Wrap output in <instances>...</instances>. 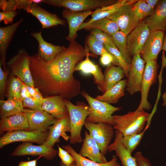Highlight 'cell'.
I'll return each instance as SVG.
<instances>
[{
    "label": "cell",
    "mask_w": 166,
    "mask_h": 166,
    "mask_svg": "<svg viewBox=\"0 0 166 166\" xmlns=\"http://www.w3.org/2000/svg\"><path fill=\"white\" fill-rule=\"evenodd\" d=\"M86 56L85 48L75 41L53 60L47 61L37 53L30 56V67L34 88L43 96H59L69 100L80 93V81L73 73Z\"/></svg>",
    "instance_id": "cell-1"
},
{
    "label": "cell",
    "mask_w": 166,
    "mask_h": 166,
    "mask_svg": "<svg viewBox=\"0 0 166 166\" xmlns=\"http://www.w3.org/2000/svg\"><path fill=\"white\" fill-rule=\"evenodd\" d=\"M150 115L144 110H136L124 115H113V128L123 136L140 133L144 128Z\"/></svg>",
    "instance_id": "cell-2"
},
{
    "label": "cell",
    "mask_w": 166,
    "mask_h": 166,
    "mask_svg": "<svg viewBox=\"0 0 166 166\" xmlns=\"http://www.w3.org/2000/svg\"><path fill=\"white\" fill-rule=\"evenodd\" d=\"M81 95L87 101L89 107V114L85 121L97 123H105L114 125L113 113L122 109L121 107H116L108 103L93 98L85 91L82 90Z\"/></svg>",
    "instance_id": "cell-3"
},
{
    "label": "cell",
    "mask_w": 166,
    "mask_h": 166,
    "mask_svg": "<svg viewBox=\"0 0 166 166\" xmlns=\"http://www.w3.org/2000/svg\"><path fill=\"white\" fill-rule=\"evenodd\" d=\"M66 104L70 122L69 142L71 144L81 143L82 141L81 131L89 114V106L83 102L75 105L66 99Z\"/></svg>",
    "instance_id": "cell-4"
},
{
    "label": "cell",
    "mask_w": 166,
    "mask_h": 166,
    "mask_svg": "<svg viewBox=\"0 0 166 166\" xmlns=\"http://www.w3.org/2000/svg\"><path fill=\"white\" fill-rule=\"evenodd\" d=\"M30 57L24 48H21L10 59L6 65L12 75L16 76L25 85L34 88L30 67Z\"/></svg>",
    "instance_id": "cell-5"
},
{
    "label": "cell",
    "mask_w": 166,
    "mask_h": 166,
    "mask_svg": "<svg viewBox=\"0 0 166 166\" xmlns=\"http://www.w3.org/2000/svg\"><path fill=\"white\" fill-rule=\"evenodd\" d=\"M84 126L97 144L101 153L105 156L114 136L115 131L113 126L107 123H94L86 121Z\"/></svg>",
    "instance_id": "cell-6"
},
{
    "label": "cell",
    "mask_w": 166,
    "mask_h": 166,
    "mask_svg": "<svg viewBox=\"0 0 166 166\" xmlns=\"http://www.w3.org/2000/svg\"><path fill=\"white\" fill-rule=\"evenodd\" d=\"M49 133V131L21 130L7 132L0 138V148L13 142L22 141L44 144Z\"/></svg>",
    "instance_id": "cell-7"
},
{
    "label": "cell",
    "mask_w": 166,
    "mask_h": 166,
    "mask_svg": "<svg viewBox=\"0 0 166 166\" xmlns=\"http://www.w3.org/2000/svg\"><path fill=\"white\" fill-rule=\"evenodd\" d=\"M136 1L129 0L128 2L120 7L116 11L107 18L115 22L120 30L127 36L140 22L132 9V4Z\"/></svg>",
    "instance_id": "cell-8"
},
{
    "label": "cell",
    "mask_w": 166,
    "mask_h": 166,
    "mask_svg": "<svg viewBox=\"0 0 166 166\" xmlns=\"http://www.w3.org/2000/svg\"><path fill=\"white\" fill-rule=\"evenodd\" d=\"M42 2L77 12L96 10L116 2L105 0H42Z\"/></svg>",
    "instance_id": "cell-9"
},
{
    "label": "cell",
    "mask_w": 166,
    "mask_h": 166,
    "mask_svg": "<svg viewBox=\"0 0 166 166\" xmlns=\"http://www.w3.org/2000/svg\"><path fill=\"white\" fill-rule=\"evenodd\" d=\"M158 68L156 61L145 62L140 91L141 100L136 110H149L151 109V105L148 100V93L151 85L156 82Z\"/></svg>",
    "instance_id": "cell-10"
},
{
    "label": "cell",
    "mask_w": 166,
    "mask_h": 166,
    "mask_svg": "<svg viewBox=\"0 0 166 166\" xmlns=\"http://www.w3.org/2000/svg\"><path fill=\"white\" fill-rule=\"evenodd\" d=\"M145 62L140 54L134 55L130 64L126 90L131 95L140 92Z\"/></svg>",
    "instance_id": "cell-11"
},
{
    "label": "cell",
    "mask_w": 166,
    "mask_h": 166,
    "mask_svg": "<svg viewBox=\"0 0 166 166\" xmlns=\"http://www.w3.org/2000/svg\"><path fill=\"white\" fill-rule=\"evenodd\" d=\"M58 152V150L45 143L35 145L31 143L23 142L16 148L11 155L14 156H42L46 160H50L56 156Z\"/></svg>",
    "instance_id": "cell-12"
},
{
    "label": "cell",
    "mask_w": 166,
    "mask_h": 166,
    "mask_svg": "<svg viewBox=\"0 0 166 166\" xmlns=\"http://www.w3.org/2000/svg\"><path fill=\"white\" fill-rule=\"evenodd\" d=\"M165 35L161 31H151L140 53L146 62L156 61L158 56L162 49Z\"/></svg>",
    "instance_id": "cell-13"
},
{
    "label": "cell",
    "mask_w": 166,
    "mask_h": 166,
    "mask_svg": "<svg viewBox=\"0 0 166 166\" xmlns=\"http://www.w3.org/2000/svg\"><path fill=\"white\" fill-rule=\"evenodd\" d=\"M150 32L145 21H143L127 35L128 49L131 56L140 53Z\"/></svg>",
    "instance_id": "cell-14"
},
{
    "label": "cell",
    "mask_w": 166,
    "mask_h": 166,
    "mask_svg": "<svg viewBox=\"0 0 166 166\" xmlns=\"http://www.w3.org/2000/svg\"><path fill=\"white\" fill-rule=\"evenodd\" d=\"M30 130H47L49 127L54 124L57 119L42 110L25 109Z\"/></svg>",
    "instance_id": "cell-15"
},
{
    "label": "cell",
    "mask_w": 166,
    "mask_h": 166,
    "mask_svg": "<svg viewBox=\"0 0 166 166\" xmlns=\"http://www.w3.org/2000/svg\"><path fill=\"white\" fill-rule=\"evenodd\" d=\"M49 136L45 144L53 147L56 143L60 142L61 136L66 141H68L69 136L66 132H70V122L69 113L62 117L57 119L55 123L49 127Z\"/></svg>",
    "instance_id": "cell-16"
},
{
    "label": "cell",
    "mask_w": 166,
    "mask_h": 166,
    "mask_svg": "<svg viewBox=\"0 0 166 166\" xmlns=\"http://www.w3.org/2000/svg\"><path fill=\"white\" fill-rule=\"evenodd\" d=\"M94 11H74L67 9L62 12V17L66 19L69 27V33L66 38L70 42L74 41L77 36V32L80 26Z\"/></svg>",
    "instance_id": "cell-17"
},
{
    "label": "cell",
    "mask_w": 166,
    "mask_h": 166,
    "mask_svg": "<svg viewBox=\"0 0 166 166\" xmlns=\"http://www.w3.org/2000/svg\"><path fill=\"white\" fill-rule=\"evenodd\" d=\"M123 136L121 133L115 130L114 140L108 146V151H115L116 156L118 157L121 161V166H139L135 157L132 156L123 144Z\"/></svg>",
    "instance_id": "cell-18"
},
{
    "label": "cell",
    "mask_w": 166,
    "mask_h": 166,
    "mask_svg": "<svg viewBox=\"0 0 166 166\" xmlns=\"http://www.w3.org/2000/svg\"><path fill=\"white\" fill-rule=\"evenodd\" d=\"M26 12L38 19L42 29H48L58 25H65L66 23L64 20L56 14L49 12L36 4H32Z\"/></svg>",
    "instance_id": "cell-19"
},
{
    "label": "cell",
    "mask_w": 166,
    "mask_h": 166,
    "mask_svg": "<svg viewBox=\"0 0 166 166\" xmlns=\"http://www.w3.org/2000/svg\"><path fill=\"white\" fill-rule=\"evenodd\" d=\"M21 130H30L26 114L24 112L18 113L1 118L0 133Z\"/></svg>",
    "instance_id": "cell-20"
},
{
    "label": "cell",
    "mask_w": 166,
    "mask_h": 166,
    "mask_svg": "<svg viewBox=\"0 0 166 166\" xmlns=\"http://www.w3.org/2000/svg\"><path fill=\"white\" fill-rule=\"evenodd\" d=\"M23 21L21 19L9 26L0 27V61L4 72L8 71L6 62L7 49L15 33Z\"/></svg>",
    "instance_id": "cell-21"
},
{
    "label": "cell",
    "mask_w": 166,
    "mask_h": 166,
    "mask_svg": "<svg viewBox=\"0 0 166 166\" xmlns=\"http://www.w3.org/2000/svg\"><path fill=\"white\" fill-rule=\"evenodd\" d=\"M85 137L79 154L81 156L98 163L107 162L105 157L100 150L95 140L87 131L85 132Z\"/></svg>",
    "instance_id": "cell-22"
},
{
    "label": "cell",
    "mask_w": 166,
    "mask_h": 166,
    "mask_svg": "<svg viewBox=\"0 0 166 166\" xmlns=\"http://www.w3.org/2000/svg\"><path fill=\"white\" fill-rule=\"evenodd\" d=\"M145 21L151 31H166V0L159 1Z\"/></svg>",
    "instance_id": "cell-23"
},
{
    "label": "cell",
    "mask_w": 166,
    "mask_h": 166,
    "mask_svg": "<svg viewBox=\"0 0 166 166\" xmlns=\"http://www.w3.org/2000/svg\"><path fill=\"white\" fill-rule=\"evenodd\" d=\"M30 35L36 39L38 43L37 53L46 61L53 60L66 48L64 46L55 45L46 42L42 36L41 31L31 33Z\"/></svg>",
    "instance_id": "cell-24"
},
{
    "label": "cell",
    "mask_w": 166,
    "mask_h": 166,
    "mask_svg": "<svg viewBox=\"0 0 166 166\" xmlns=\"http://www.w3.org/2000/svg\"><path fill=\"white\" fill-rule=\"evenodd\" d=\"M42 109L57 119L68 113L66 99L59 96L44 97Z\"/></svg>",
    "instance_id": "cell-25"
},
{
    "label": "cell",
    "mask_w": 166,
    "mask_h": 166,
    "mask_svg": "<svg viewBox=\"0 0 166 166\" xmlns=\"http://www.w3.org/2000/svg\"><path fill=\"white\" fill-rule=\"evenodd\" d=\"M85 59L79 63L75 67L74 71H80L85 75L92 74L95 83L97 85L103 84L104 76L101 69L97 65L93 63L89 58V49L87 46L85 48Z\"/></svg>",
    "instance_id": "cell-26"
},
{
    "label": "cell",
    "mask_w": 166,
    "mask_h": 166,
    "mask_svg": "<svg viewBox=\"0 0 166 166\" xmlns=\"http://www.w3.org/2000/svg\"><path fill=\"white\" fill-rule=\"evenodd\" d=\"M104 76L103 84L97 85L98 89L103 93L121 80L125 76L121 67L112 65L107 66Z\"/></svg>",
    "instance_id": "cell-27"
},
{
    "label": "cell",
    "mask_w": 166,
    "mask_h": 166,
    "mask_svg": "<svg viewBox=\"0 0 166 166\" xmlns=\"http://www.w3.org/2000/svg\"><path fill=\"white\" fill-rule=\"evenodd\" d=\"M127 83V79L121 80L102 95L95 98L109 104L116 103L121 97L125 95L124 90Z\"/></svg>",
    "instance_id": "cell-28"
},
{
    "label": "cell",
    "mask_w": 166,
    "mask_h": 166,
    "mask_svg": "<svg viewBox=\"0 0 166 166\" xmlns=\"http://www.w3.org/2000/svg\"><path fill=\"white\" fill-rule=\"evenodd\" d=\"M83 29L87 30L98 29L111 36L120 30L115 22L107 18L96 20L89 24L83 22L79 27L78 31Z\"/></svg>",
    "instance_id": "cell-29"
},
{
    "label": "cell",
    "mask_w": 166,
    "mask_h": 166,
    "mask_svg": "<svg viewBox=\"0 0 166 166\" xmlns=\"http://www.w3.org/2000/svg\"><path fill=\"white\" fill-rule=\"evenodd\" d=\"M62 147L73 157L75 161V166H121L117 162L116 157H113L109 161L98 163L81 156L70 144L62 146Z\"/></svg>",
    "instance_id": "cell-30"
},
{
    "label": "cell",
    "mask_w": 166,
    "mask_h": 166,
    "mask_svg": "<svg viewBox=\"0 0 166 166\" xmlns=\"http://www.w3.org/2000/svg\"><path fill=\"white\" fill-rule=\"evenodd\" d=\"M22 101L12 98L6 100H0L1 118L6 117L18 113L24 112Z\"/></svg>",
    "instance_id": "cell-31"
},
{
    "label": "cell",
    "mask_w": 166,
    "mask_h": 166,
    "mask_svg": "<svg viewBox=\"0 0 166 166\" xmlns=\"http://www.w3.org/2000/svg\"><path fill=\"white\" fill-rule=\"evenodd\" d=\"M129 0H119L111 5L97 9L91 15V18L86 24H89L96 20L110 16L122 6L128 2Z\"/></svg>",
    "instance_id": "cell-32"
},
{
    "label": "cell",
    "mask_w": 166,
    "mask_h": 166,
    "mask_svg": "<svg viewBox=\"0 0 166 166\" xmlns=\"http://www.w3.org/2000/svg\"><path fill=\"white\" fill-rule=\"evenodd\" d=\"M116 47L121 53L126 61L130 64L132 58L127 46V35L119 30L111 36Z\"/></svg>",
    "instance_id": "cell-33"
},
{
    "label": "cell",
    "mask_w": 166,
    "mask_h": 166,
    "mask_svg": "<svg viewBox=\"0 0 166 166\" xmlns=\"http://www.w3.org/2000/svg\"><path fill=\"white\" fill-rule=\"evenodd\" d=\"M150 124H147L142 131L140 133L123 136L122 143L124 145L131 154L140 143L146 131Z\"/></svg>",
    "instance_id": "cell-34"
},
{
    "label": "cell",
    "mask_w": 166,
    "mask_h": 166,
    "mask_svg": "<svg viewBox=\"0 0 166 166\" xmlns=\"http://www.w3.org/2000/svg\"><path fill=\"white\" fill-rule=\"evenodd\" d=\"M22 82L18 77L12 76L10 78L6 94L7 98H12L22 101L21 95Z\"/></svg>",
    "instance_id": "cell-35"
},
{
    "label": "cell",
    "mask_w": 166,
    "mask_h": 166,
    "mask_svg": "<svg viewBox=\"0 0 166 166\" xmlns=\"http://www.w3.org/2000/svg\"><path fill=\"white\" fill-rule=\"evenodd\" d=\"M132 11L136 17L140 20L149 16L154 10L151 9L145 0H139L133 4L132 7Z\"/></svg>",
    "instance_id": "cell-36"
},
{
    "label": "cell",
    "mask_w": 166,
    "mask_h": 166,
    "mask_svg": "<svg viewBox=\"0 0 166 166\" xmlns=\"http://www.w3.org/2000/svg\"><path fill=\"white\" fill-rule=\"evenodd\" d=\"M87 44L89 50L96 55L101 56L105 54L111 53L104 45L91 34L87 38Z\"/></svg>",
    "instance_id": "cell-37"
},
{
    "label": "cell",
    "mask_w": 166,
    "mask_h": 166,
    "mask_svg": "<svg viewBox=\"0 0 166 166\" xmlns=\"http://www.w3.org/2000/svg\"><path fill=\"white\" fill-rule=\"evenodd\" d=\"M104 46L108 51L114 56L120 67L123 69L125 76L128 77L130 68V64L126 61L116 47L111 46L108 44H105Z\"/></svg>",
    "instance_id": "cell-38"
},
{
    "label": "cell",
    "mask_w": 166,
    "mask_h": 166,
    "mask_svg": "<svg viewBox=\"0 0 166 166\" xmlns=\"http://www.w3.org/2000/svg\"><path fill=\"white\" fill-rule=\"evenodd\" d=\"M91 35L104 45L108 44L116 47L111 35L97 29L92 30Z\"/></svg>",
    "instance_id": "cell-39"
},
{
    "label": "cell",
    "mask_w": 166,
    "mask_h": 166,
    "mask_svg": "<svg viewBox=\"0 0 166 166\" xmlns=\"http://www.w3.org/2000/svg\"><path fill=\"white\" fill-rule=\"evenodd\" d=\"M57 146L58 151V155L61 162L65 166H71L75 163L74 158L69 153L58 145Z\"/></svg>",
    "instance_id": "cell-40"
},
{
    "label": "cell",
    "mask_w": 166,
    "mask_h": 166,
    "mask_svg": "<svg viewBox=\"0 0 166 166\" xmlns=\"http://www.w3.org/2000/svg\"><path fill=\"white\" fill-rule=\"evenodd\" d=\"M2 66V64L0 61V97L1 100H4L8 70L6 72L3 71Z\"/></svg>",
    "instance_id": "cell-41"
},
{
    "label": "cell",
    "mask_w": 166,
    "mask_h": 166,
    "mask_svg": "<svg viewBox=\"0 0 166 166\" xmlns=\"http://www.w3.org/2000/svg\"><path fill=\"white\" fill-rule=\"evenodd\" d=\"M22 103L24 107H28L32 110H42V105L32 97L23 99Z\"/></svg>",
    "instance_id": "cell-42"
},
{
    "label": "cell",
    "mask_w": 166,
    "mask_h": 166,
    "mask_svg": "<svg viewBox=\"0 0 166 166\" xmlns=\"http://www.w3.org/2000/svg\"><path fill=\"white\" fill-rule=\"evenodd\" d=\"M0 8L3 12L16 11L18 9L16 0H0Z\"/></svg>",
    "instance_id": "cell-43"
},
{
    "label": "cell",
    "mask_w": 166,
    "mask_h": 166,
    "mask_svg": "<svg viewBox=\"0 0 166 166\" xmlns=\"http://www.w3.org/2000/svg\"><path fill=\"white\" fill-rule=\"evenodd\" d=\"M16 11L0 12V22L3 21L5 24L12 23L14 18L18 14Z\"/></svg>",
    "instance_id": "cell-44"
},
{
    "label": "cell",
    "mask_w": 166,
    "mask_h": 166,
    "mask_svg": "<svg viewBox=\"0 0 166 166\" xmlns=\"http://www.w3.org/2000/svg\"><path fill=\"white\" fill-rule=\"evenodd\" d=\"M100 61L101 64L104 66H108L111 65L112 63L120 67L114 56L111 53H107L102 55L101 57Z\"/></svg>",
    "instance_id": "cell-45"
},
{
    "label": "cell",
    "mask_w": 166,
    "mask_h": 166,
    "mask_svg": "<svg viewBox=\"0 0 166 166\" xmlns=\"http://www.w3.org/2000/svg\"><path fill=\"white\" fill-rule=\"evenodd\" d=\"M26 85L31 97L42 105L44 97L39 90L37 88Z\"/></svg>",
    "instance_id": "cell-46"
},
{
    "label": "cell",
    "mask_w": 166,
    "mask_h": 166,
    "mask_svg": "<svg viewBox=\"0 0 166 166\" xmlns=\"http://www.w3.org/2000/svg\"><path fill=\"white\" fill-rule=\"evenodd\" d=\"M139 166H152L150 160L140 152H137L134 156Z\"/></svg>",
    "instance_id": "cell-47"
},
{
    "label": "cell",
    "mask_w": 166,
    "mask_h": 166,
    "mask_svg": "<svg viewBox=\"0 0 166 166\" xmlns=\"http://www.w3.org/2000/svg\"><path fill=\"white\" fill-rule=\"evenodd\" d=\"M42 157L43 156H40L36 159L29 161H21L17 166H37V160Z\"/></svg>",
    "instance_id": "cell-48"
},
{
    "label": "cell",
    "mask_w": 166,
    "mask_h": 166,
    "mask_svg": "<svg viewBox=\"0 0 166 166\" xmlns=\"http://www.w3.org/2000/svg\"><path fill=\"white\" fill-rule=\"evenodd\" d=\"M21 95L22 100L25 98L31 97L30 92L27 89L26 85L22 82L21 91Z\"/></svg>",
    "instance_id": "cell-49"
},
{
    "label": "cell",
    "mask_w": 166,
    "mask_h": 166,
    "mask_svg": "<svg viewBox=\"0 0 166 166\" xmlns=\"http://www.w3.org/2000/svg\"><path fill=\"white\" fill-rule=\"evenodd\" d=\"M149 6L152 10H154L159 0H145Z\"/></svg>",
    "instance_id": "cell-50"
},
{
    "label": "cell",
    "mask_w": 166,
    "mask_h": 166,
    "mask_svg": "<svg viewBox=\"0 0 166 166\" xmlns=\"http://www.w3.org/2000/svg\"><path fill=\"white\" fill-rule=\"evenodd\" d=\"M162 99L163 100V103L162 105L166 107V92H164L162 95Z\"/></svg>",
    "instance_id": "cell-51"
},
{
    "label": "cell",
    "mask_w": 166,
    "mask_h": 166,
    "mask_svg": "<svg viewBox=\"0 0 166 166\" xmlns=\"http://www.w3.org/2000/svg\"><path fill=\"white\" fill-rule=\"evenodd\" d=\"M162 49L166 52V34L165 35Z\"/></svg>",
    "instance_id": "cell-52"
},
{
    "label": "cell",
    "mask_w": 166,
    "mask_h": 166,
    "mask_svg": "<svg viewBox=\"0 0 166 166\" xmlns=\"http://www.w3.org/2000/svg\"><path fill=\"white\" fill-rule=\"evenodd\" d=\"M33 3L38 4L39 3L42 2V0H33Z\"/></svg>",
    "instance_id": "cell-53"
},
{
    "label": "cell",
    "mask_w": 166,
    "mask_h": 166,
    "mask_svg": "<svg viewBox=\"0 0 166 166\" xmlns=\"http://www.w3.org/2000/svg\"><path fill=\"white\" fill-rule=\"evenodd\" d=\"M75 163H74L73 164H72L71 166H75ZM60 166H65L64 164L62 162H60Z\"/></svg>",
    "instance_id": "cell-54"
}]
</instances>
